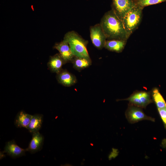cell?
<instances>
[{
    "instance_id": "15",
    "label": "cell",
    "mask_w": 166,
    "mask_h": 166,
    "mask_svg": "<svg viewBox=\"0 0 166 166\" xmlns=\"http://www.w3.org/2000/svg\"><path fill=\"white\" fill-rule=\"evenodd\" d=\"M43 119V115L42 114H36L33 115L27 129L32 133L38 131L41 127Z\"/></svg>"
},
{
    "instance_id": "12",
    "label": "cell",
    "mask_w": 166,
    "mask_h": 166,
    "mask_svg": "<svg viewBox=\"0 0 166 166\" xmlns=\"http://www.w3.org/2000/svg\"><path fill=\"white\" fill-rule=\"evenodd\" d=\"M66 63L65 61L58 53L50 56L47 66L52 72L57 74L62 69V66Z\"/></svg>"
},
{
    "instance_id": "18",
    "label": "cell",
    "mask_w": 166,
    "mask_h": 166,
    "mask_svg": "<svg viewBox=\"0 0 166 166\" xmlns=\"http://www.w3.org/2000/svg\"><path fill=\"white\" fill-rule=\"evenodd\" d=\"M166 1V0H136L137 5L142 8Z\"/></svg>"
},
{
    "instance_id": "10",
    "label": "cell",
    "mask_w": 166,
    "mask_h": 166,
    "mask_svg": "<svg viewBox=\"0 0 166 166\" xmlns=\"http://www.w3.org/2000/svg\"><path fill=\"white\" fill-rule=\"evenodd\" d=\"M56 78L59 83L65 87H70L77 82L76 76L66 69H62L57 74Z\"/></svg>"
},
{
    "instance_id": "7",
    "label": "cell",
    "mask_w": 166,
    "mask_h": 166,
    "mask_svg": "<svg viewBox=\"0 0 166 166\" xmlns=\"http://www.w3.org/2000/svg\"><path fill=\"white\" fill-rule=\"evenodd\" d=\"M90 37L93 45L101 49L104 48L107 38L100 24H97L90 28Z\"/></svg>"
},
{
    "instance_id": "19",
    "label": "cell",
    "mask_w": 166,
    "mask_h": 166,
    "mask_svg": "<svg viewBox=\"0 0 166 166\" xmlns=\"http://www.w3.org/2000/svg\"><path fill=\"white\" fill-rule=\"evenodd\" d=\"M160 116L166 128V107L158 109Z\"/></svg>"
},
{
    "instance_id": "13",
    "label": "cell",
    "mask_w": 166,
    "mask_h": 166,
    "mask_svg": "<svg viewBox=\"0 0 166 166\" xmlns=\"http://www.w3.org/2000/svg\"><path fill=\"white\" fill-rule=\"evenodd\" d=\"M126 42L125 40H107L105 42L104 48L111 51L120 53L124 49Z\"/></svg>"
},
{
    "instance_id": "2",
    "label": "cell",
    "mask_w": 166,
    "mask_h": 166,
    "mask_svg": "<svg viewBox=\"0 0 166 166\" xmlns=\"http://www.w3.org/2000/svg\"><path fill=\"white\" fill-rule=\"evenodd\" d=\"M63 39L68 42L75 56L91 59L87 49L88 41L77 33L74 31H69L65 34Z\"/></svg>"
},
{
    "instance_id": "3",
    "label": "cell",
    "mask_w": 166,
    "mask_h": 166,
    "mask_svg": "<svg viewBox=\"0 0 166 166\" xmlns=\"http://www.w3.org/2000/svg\"><path fill=\"white\" fill-rule=\"evenodd\" d=\"M143 9V8L136 5L127 13L122 20L124 28L129 37L140 23Z\"/></svg>"
},
{
    "instance_id": "6",
    "label": "cell",
    "mask_w": 166,
    "mask_h": 166,
    "mask_svg": "<svg viewBox=\"0 0 166 166\" xmlns=\"http://www.w3.org/2000/svg\"><path fill=\"white\" fill-rule=\"evenodd\" d=\"M126 117L129 123L133 124L143 120L154 121L155 119L146 115L142 108L128 105L125 113Z\"/></svg>"
},
{
    "instance_id": "16",
    "label": "cell",
    "mask_w": 166,
    "mask_h": 166,
    "mask_svg": "<svg viewBox=\"0 0 166 166\" xmlns=\"http://www.w3.org/2000/svg\"><path fill=\"white\" fill-rule=\"evenodd\" d=\"M71 62L74 69L78 71L86 68L92 64L91 59L74 56Z\"/></svg>"
},
{
    "instance_id": "20",
    "label": "cell",
    "mask_w": 166,
    "mask_h": 166,
    "mask_svg": "<svg viewBox=\"0 0 166 166\" xmlns=\"http://www.w3.org/2000/svg\"><path fill=\"white\" fill-rule=\"evenodd\" d=\"M113 150L111 153L109 155V159H110L111 156L113 155H114L115 157L117 156L118 154L117 150L116 149H113Z\"/></svg>"
},
{
    "instance_id": "8",
    "label": "cell",
    "mask_w": 166,
    "mask_h": 166,
    "mask_svg": "<svg viewBox=\"0 0 166 166\" xmlns=\"http://www.w3.org/2000/svg\"><path fill=\"white\" fill-rule=\"evenodd\" d=\"M53 48L58 51L59 53L66 63L71 62L75 56L73 53L67 41L63 39L59 42L56 43Z\"/></svg>"
},
{
    "instance_id": "17",
    "label": "cell",
    "mask_w": 166,
    "mask_h": 166,
    "mask_svg": "<svg viewBox=\"0 0 166 166\" xmlns=\"http://www.w3.org/2000/svg\"><path fill=\"white\" fill-rule=\"evenodd\" d=\"M151 95L158 109L166 107V103L157 88L152 89Z\"/></svg>"
},
{
    "instance_id": "1",
    "label": "cell",
    "mask_w": 166,
    "mask_h": 166,
    "mask_svg": "<svg viewBox=\"0 0 166 166\" xmlns=\"http://www.w3.org/2000/svg\"><path fill=\"white\" fill-rule=\"evenodd\" d=\"M100 24L107 40H127L129 37L122 20L112 9L105 14Z\"/></svg>"
},
{
    "instance_id": "5",
    "label": "cell",
    "mask_w": 166,
    "mask_h": 166,
    "mask_svg": "<svg viewBox=\"0 0 166 166\" xmlns=\"http://www.w3.org/2000/svg\"><path fill=\"white\" fill-rule=\"evenodd\" d=\"M136 5L134 0H112V9L122 20Z\"/></svg>"
},
{
    "instance_id": "14",
    "label": "cell",
    "mask_w": 166,
    "mask_h": 166,
    "mask_svg": "<svg viewBox=\"0 0 166 166\" xmlns=\"http://www.w3.org/2000/svg\"><path fill=\"white\" fill-rule=\"evenodd\" d=\"M32 116L26 113L24 111H21L17 114L15 119V125L17 128H27L30 123Z\"/></svg>"
},
{
    "instance_id": "11",
    "label": "cell",
    "mask_w": 166,
    "mask_h": 166,
    "mask_svg": "<svg viewBox=\"0 0 166 166\" xmlns=\"http://www.w3.org/2000/svg\"><path fill=\"white\" fill-rule=\"evenodd\" d=\"M32 134V138L26 149L27 151L31 153H34L40 151L42 149L44 137L39 131Z\"/></svg>"
},
{
    "instance_id": "4",
    "label": "cell",
    "mask_w": 166,
    "mask_h": 166,
    "mask_svg": "<svg viewBox=\"0 0 166 166\" xmlns=\"http://www.w3.org/2000/svg\"><path fill=\"white\" fill-rule=\"evenodd\" d=\"M151 95L150 92L138 91L133 93L128 98L123 100L128 101L129 105L145 108L148 104L153 102Z\"/></svg>"
},
{
    "instance_id": "9",
    "label": "cell",
    "mask_w": 166,
    "mask_h": 166,
    "mask_svg": "<svg viewBox=\"0 0 166 166\" xmlns=\"http://www.w3.org/2000/svg\"><path fill=\"white\" fill-rule=\"evenodd\" d=\"M26 151H27L26 148H22L13 140L6 142L3 152L6 153L12 157L17 158L25 155Z\"/></svg>"
}]
</instances>
